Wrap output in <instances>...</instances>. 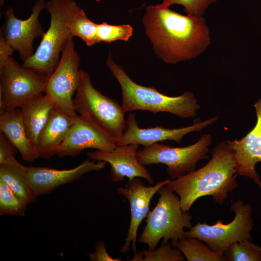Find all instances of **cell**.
I'll return each mask as SVG.
<instances>
[{
  "label": "cell",
  "mask_w": 261,
  "mask_h": 261,
  "mask_svg": "<svg viewBox=\"0 0 261 261\" xmlns=\"http://www.w3.org/2000/svg\"><path fill=\"white\" fill-rule=\"evenodd\" d=\"M26 168L12 156L0 164V179L28 205L35 202L37 196L29 185Z\"/></svg>",
  "instance_id": "cell-21"
},
{
  "label": "cell",
  "mask_w": 261,
  "mask_h": 261,
  "mask_svg": "<svg viewBox=\"0 0 261 261\" xmlns=\"http://www.w3.org/2000/svg\"><path fill=\"white\" fill-rule=\"evenodd\" d=\"M69 26L71 35L80 38L87 46L100 43L97 35L98 24L89 19L84 10L77 5L72 14Z\"/></svg>",
  "instance_id": "cell-23"
},
{
  "label": "cell",
  "mask_w": 261,
  "mask_h": 261,
  "mask_svg": "<svg viewBox=\"0 0 261 261\" xmlns=\"http://www.w3.org/2000/svg\"><path fill=\"white\" fill-rule=\"evenodd\" d=\"M170 243L153 250L144 249L134 254L131 261H184L185 258Z\"/></svg>",
  "instance_id": "cell-25"
},
{
  "label": "cell",
  "mask_w": 261,
  "mask_h": 261,
  "mask_svg": "<svg viewBox=\"0 0 261 261\" xmlns=\"http://www.w3.org/2000/svg\"><path fill=\"white\" fill-rule=\"evenodd\" d=\"M254 106L257 116L254 128L241 139L228 142L233 152L236 174L249 177L261 188L255 168L256 163L261 162V98Z\"/></svg>",
  "instance_id": "cell-17"
},
{
  "label": "cell",
  "mask_w": 261,
  "mask_h": 261,
  "mask_svg": "<svg viewBox=\"0 0 261 261\" xmlns=\"http://www.w3.org/2000/svg\"><path fill=\"white\" fill-rule=\"evenodd\" d=\"M161 4L170 7L173 4H179L183 7L187 14L203 16L207 9L218 0H160Z\"/></svg>",
  "instance_id": "cell-28"
},
{
  "label": "cell",
  "mask_w": 261,
  "mask_h": 261,
  "mask_svg": "<svg viewBox=\"0 0 261 261\" xmlns=\"http://www.w3.org/2000/svg\"><path fill=\"white\" fill-rule=\"evenodd\" d=\"M95 250L90 254L89 259L91 261H121L119 258H113L107 253L105 244L102 241L98 242L95 246Z\"/></svg>",
  "instance_id": "cell-30"
},
{
  "label": "cell",
  "mask_w": 261,
  "mask_h": 261,
  "mask_svg": "<svg viewBox=\"0 0 261 261\" xmlns=\"http://www.w3.org/2000/svg\"><path fill=\"white\" fill-rule=\"evenodd\" d=\"M118 140L86 115H78L56 155L59 158L76 157L86 148L111 151Z\"/></svg>",
  "instance_id": "cell-11"
},
{
  "label": "cell",
  "mask_w": 261,
  "mask_h": 261,
  "mask_svg": "<svg viewBox=\"0 0 261 261\" xmlns=\"http://www.w3.org/2000/svg\"><path fill=\"white\" fill-rule=\"evenodd\" d=\"M139 146L137 144L116 145L111 151L96 150L87 152V156L93 160L110 164L111 179L113 182L121 181L126 177L129 181L141 177L153 184L154 180L151 175L137 159Z\"/></svg>",
  "instance_id": "cell-16"
},
{
  "label": "cell",
  "mask_w": 261,
  "mask_h": 261,
  "mask_svg": "<svg viewBox=\"0 0 261 261\" xmlns=\"http://www.w3.org/2000/svg\"><path fill=\"white\" fill-rule=\"evenodd\" d=\"M27 206L9 187L0 179V215L24 217Z\"/></svg>",
  "instance_id": "cell-26"
},
{
  "label": "cell",
  "mask_w": 261,
  "mask_h": 261,
  "mask_svg": "<svg viewBox=\"0 0 261 261\" xmlns=\"http://www.w3.org/2000/svg\"><path fill=\"white\" fill-rule=\"evenodd\" d=\"M211 155L206 165L171 180L166 185L178 196L184 211H188L197 199L207 195L222 204L228 194L238 187L233 152L228 141L217 144Z\"/></svg>",
  "instance_id": "cell-2"
},
{
  "label": "cell",
  "mask_w": 261,
  "mask_h": 261,
  "mask_svg": "<svg viewBox=\"0 0 261 261\" xmlns=\"http://www.w3.org/2000/svg\"><path fill=\"white\" fill-rule=\"evenodd\" d=\"M142 22L154 53L167 64L195 58L211 44L203 16L183 15L160 3L146 7Z\"/></svg>",
  "instance_id": "cell-1"
},
{
  "label": "cell",
  "mask_w": 261,
  "mask_h": 261,
  "mask_svg": "<svg viewBox=\"0 0 261 261\" xmlns=\"http://www.w3.org/2000/svg\"><path fill=\"white\" fill-rule=\"evenodd\" d=\"M231 210L235 216L230 223L223 224L220 219L212 225L198 222L189 231L185 232L184 236L199 239L212 250L224 255L232 244L251 240L250 232L254 224L250 205L239 200L231 204Z\"/></svg>",
  "instance_id": "cell-7"
},
{
  "label": "cell",
  "mask_w": 261,
  "mask_h": 261,
  "mask_svg": "<svg viewBox=\"0 0 261 261\" xmlns=\"http://www.w3.org/2000/svg\"><path fill=\"white\" fill-rule=\"evenodd\" d=\"M211 142V135L203 134L195 144L186 147L155 143L138 151L137 159L144 166L166 165L167 174L174 179L194 170L199 160L209 159L207 153Z\"/></svg>",
  "instance_id": "cell-8"
},
{
  "label": "cell",
  "mask_w": 261,
  "mask_h": 261,
  "mask_svg": "<svg viewBox=\"0 0 261 261\" xmlns=\"http://www.w3.org/2000/svg\"><path fill=\"white\" fill-rule=\"evenodd\" d=\"M133 34V28L129 24L113 25L104 22L98 24L97 35L99 42L111 43L116 41H128Z\"/></svg>",
  "instance_id": "cell-27"
},
{
  "label": "cell",
  "mask_w": 261,
  "mask_h": 261,
  "mask_svg": "<svg viewBox=\"0 0 261 261\" xmlns=\"http://www.w3.org/2000/svg\"><path fill=\"white\" fill-rule=\"evenodd\" d=\"M224 255L229 261H261V247L250 240H241L232 244Z\"/></svg>",
  "instance_id": "cell-24"
},
{
  "label": "cell",
  "mask_w": 261,
  "mask_h": 261,
  "mask_svg": "<svg viewBox=\"0 0 261 261\" xmlns=\"http://www.w3.org/2000/svg\"><path fill=\"white\" fill-rule=\"evenodd\" d=\"M80 63V58L72 37L62 49L58 63L49 76L44 92L54 108L73 117L78 115L74 109L73 96L79 85Z\"/></svg>",
  "instance_id": "cell-9"
},
{
  "label": "cell",
  "mask_w": 261,
  "mask_h": 261,
  "mask_svg": "<svg viewBox=\"0 0 261 261\" xmlns=\"http://www.w3.org/2000/svg\"><path fill=\"white\" fill-rule=\"evenodd\" d=\"M17 151H18L6 135L0 131V164L14 156Z\"/></svg>",
  "instance_id": "cell-29"
},
{
  "label": "cell",
  "mask_w": 261,
  "mask_h": 261,
  "mask_svg": "<svg viewBox=\"0 0 261 261\" xmlns=\"http://www.w3.org/2000/svg\"><path fill=\"white\" fill-rule=\"evenodd\" d=\"M218 119L215 116L203 122H196L193 125L179 128H166L156 126L149 128H140L136 116L131 113L128 116L125 128L117 145L137 144L144 147L166 140L174 141L177 143L181 142L184 136L194 131H200L206 126L212 125Z\"/></svg>",
  "instance_id": "cell-14"
},
{
  "label": "cell",
  "mask_w": 261,
  "mask_h": 261,
  "mask_svg": "<svg viewBox=\"0 0 261 261\" xmlns=\"http://www.w3.org/2000/svg\"><path fill=\"white\" fill-rule=\"evenodd\" d=\"M14 49L4 40L2 33L0 32V72L4 68L5 63L10 57H12Z\"/></svg>",
  "instance_id": "cell-31"
},
{
  "label": "cell",
  "mask_w": 261,
  "mask_h": 261,
  "mask_svg": "<svg viewBox=\"0 0 261 261\" xmlns=\"http://www.w3.org/2000/svg\"><path fill=\"white\" fill-rule=\"evenodd\" d=\"M73 106L77 114L89 116L118 140L122 136L126 121L122 105L95 88L88 73L82 69Z\"/></svg>",
  "instance_id": "cell-6"
},
{
  "label": "cell",
  "mask_w": 261,
  "mask_h": 261,
  "mask_svg": "<svg viewBox=\"0 0 261 261\" xmlns=\"http://www.w3.org/2000/svg\"><path fill=\"white\" fill-rule=\"evenodd\" d=\"M77 116H69L54 107L38 137L35 151L38 158L49 159L56 155Z\"/></svg>",
  "instance_id": "cell-18"
},
{
  "label": "cell",
  "mask_w": 261,
  "mask_h": 261,
  "mask_svg": "<svg viewBox=\"0 0 261 261\" xmlns=\"http://www.w3.org/2000/svg\"><path fill=\"white\" fill-rule=\"evenodd\" d=\"M54 107L50 99L42 94L20 108L27 135L35 149L39 135Z\"/></svg>",
  "instance_id": "cell-20"
},
{
  "label": "cell",
  "mask_w": 261,
  "mask_h": 261,
  "mask_svg": "<svg viewBox=\"0 0 261 261\" xmlns=\"http://www.w3.org/2000/svg\"><path fill=\"white\" fill-rule=\"evenodd\" d=\"M45 8L44 0H37L31 8L30 16L26 20L17 18L12 7H9L4 13V23L0 32L5 41L18 52L23 62L34 53L33 51L34 39L42 38L45 33L39 16Z\"/></svg>",
  "instance_id": "cell-12"
},
{
  "label": "cell",
  "mask_w": 261,
  "mask_h": 261,
  "mask_svg": "<svg viewBox=\"0 0 261 261\" xmlns=\"http://www.w3.org/2000/svg\"><path fill=\"white\" fill-rule=\"evenodd\" d=\"M50 75L25 67L10 57L0 72V93L3 97L4 110L21 108L43 94Z\"/></svg>",
  "instance_id": "cell-10"
},
{
  "label": "cell",
  "mask_w": 261,
  "mask_h": 261,
  "mask_svg": "<svg viewBox=\"0 0 261 261\" xmlns=\"http://www.w3.org/2000/svg\"><path fill=\"white\" fill-rule=\"evenodd\" d=\"M158 203L149 211L145 220L146 225L139 235L138 242L145 244L153 250L162 239V244L171 241L176 247L178 240L184 236V228L192 227L191 214L181 208L178 196L166 186L160 188Z\"/></svg>",
  "instance_id": "cell-4"
},
{
  "label": "cell",
  "mask_w": 261,
  "mask_h": 261,
  "mask_svg": "<svg viewBox=\"0 0 261 261\" xmlns=\"http://www.w3.org/2000/svg\"><path fill=\"white\" fill-rule=\"evenodd\" d=\"M171 180L169 178L163 181H159L153 186L147 187L140 178H135L129 181L125 188L120 187L116 189L118 194L128 200L131 214L125 243L119 253H126L131 245L134 254L136 253L137 231L139 225L149 212L151 200L159 189L166 186Z\"/></svg>",
  "instance_id": "cell-13"
},
{
  "label": "cell",
  "mask_w": 261,
  "mask_h": 261,
  "mask_svg": "<svg viewBox=\"0 0 261 261\" xmlns=\"http://www.w3.org/2000/svg\"><path fill=\"white\" fill-rule=\"evenodd\" d=\"M77 5L73 0H50L46 2L45 9L50 15L49 27L36 51L23 62V66L47 75L54 71L60 59V53L68 40L73 37L69 25Z\"/></svg>",
  "instance_id": "cell-5"
},
{
  "label": "cell",
  "mask_w": 261,
  "mask_h": 261,
  "mask_svg": "<svg viewBox=\"0 0 261 261\" xmlns=\"http://www.w3.org/2000/svg\"><path fill=\"white\" fill-rule=\"evenodd\" d=\"M199 239L183 236L176 244L177 248L188 261H227L224 255L218 254Z\"/></svg>",
  "instance_id": "cell-22"
},
{
  "label": "cell",
  "mask_w": 261,
  "mask_h": 261,
  "mask_svg": "<svg viewBox=\"0 0 261 261\" xmlns=\"http://www.w3.org/2000/svg\"><path fill=\"white\" fill-rule=\"evenodd\" d=\"M0 130L17 149L24 161L32 162L38 158L27 135L20 109L0 114Z\"/></svg>",
  "instance_id": "cell-19"
},
{
  "label": "cell",
  "mask_w": 261,
  "mask_h": 261,
  "mask_svg": "<svg viewBox=\"0 0 261 261\" xmlns=\"http://www.w3.org/2000/svg\"><path fill=\"white\" fill-rule=\"evenodd\" d=\"M86 160L76 167L57 170L45 167H27L29 185L38 197L48 194L57 188L79 179L83 174L104 168L106 162Z\"/></svg>",
  "instance_id": "cell-15"
},
{
  "label": "cell",
  "mask_w": 261,
  "mask_h": 261,
  "mask_svg": "<svg viewBox=\"0 0 261 261\" xmlns=\"http://www.w3.org/2000/svg\"><path fill=\"white\" fill-rule=\"evenodd\" d=\"M106 64L120 85L122 106L125 112L146 111L154 114L167 112L182 118L194 117L200 106L194 93L185 91L177 96H169L153 87L141 86L134 82L109 53Z\"/></svg>",
  "instance_id": "cell-3"
}]
</instances>
